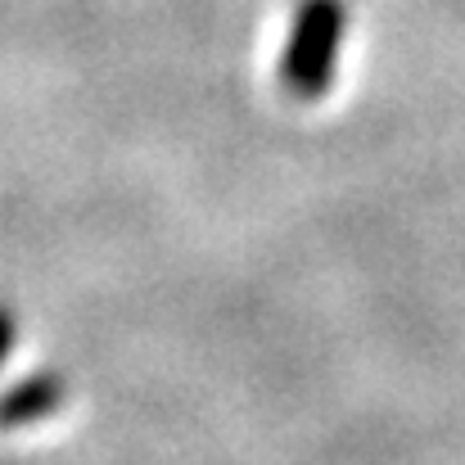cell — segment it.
<instances>
[{
  "label": "cell",
  "mask_w": 465,
  "mask_h": 465,
  "mask_svg": "<svg viewBox=\"0 0 465 465\" xmlns=\"http://www.w3.org/2000/svg\"><path fill=\"white\" fill-rule=\"evenodd\" d=\"M343 0H303L281 54V86L294 100H321L334 82L339 45H343Z\"/></svg>",
  "instance_id": "cell-1"
},
{
  "label": "cell",
  "mask_w": 465,
  "mask_h": 465,
  "mask_svg": "<svg viewBox=\"0 0 465 465\" xmlns=\"http://www.w3.org/2000/svg\"><path fill=\"white\" fill-rule=\"evenodd\" d=\"M64 393H68V384L54 371H36V375L18 380L14 389L0 393V430H23V425L54 416L64 407Z\"/></svg>",
  "instance_id": "cell-2"
},
{
  "label": "cell",
  "mask_w": 465,
  "mask_h": 465,
  "mask_svg": "<svg viewBox=\"0 0 465 465\" xmlns=\"http://www.w3.org/2000/svg\"><path fill=\"white\" fill-rule=\"evenodd\" d=\"M14 330H18V325H14V312L0 308V366H5V357L14 352Z\"/></svg>",
  "instance_id": "cell-3"
}]
</instances>
